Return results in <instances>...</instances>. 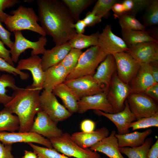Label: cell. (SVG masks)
Segmentation results:
<instances>
[{
    "instance_id": "9c48e42d",
    "label": "cell",
    "mask_w": 158,
    "mask_h": 158,
    "mask_svg": "<svg viewBox=\"0 0 158 158\" xmlns=\"http://www.w3.org/2000/svg\"><path fill=\"white\" fill-rule=\"evenodd\" d=\"M130 93L129 85L119 79L116 72L112 77L107 93V98L112 107L113 113L124 109L125 101Z\"/></svg>"
},
{
    "instance_id": "1f68e13d",
    "label": "cell",
    "mask_w": 158,
    "mask_h": 158,
    "mask_svg": "<svg viewBox=\"0 0 158 158\" xmlns=\"http://www.w3.org/2000/svg\"><path fill=\"white\" fill-rule=\"evenodd\" d=\"M66 6L74 21L80 19V15L95 0H62Z\"/></svg>"
},
{
    "instance_id": "8992f818",
    "label": "cell",
    "mask_w": 158,
    "mask_h": 158,
    "mask_svg": "<svg viewBox=\"0 0 158 158\" xmlns=\"http://www.w3.org/2000/svg\"><path fill=\"white\" fill-rule=\"evenodd\" d=\"M13 32L15 42L9 50L14 63L17 62L20 54L28 49H32L31 53L32 56L43 55L46 50L45 47L47 45V40L46 37L41 36L37 41L32 42L26 38L21 31H15Z\"/></svg>"
},
{
    "instance_id": "d6986e66",
    "label": "cell",
    "mask_w": 158,
    "mask_h": 158,
    "mask_svg": "<svg viewBox=\"0 0 158 158\" xmlns=\"http://www.w3.org/2000/svg\"><path fill=\"white\" fill-rule=\"evenodd\" d=\"M116 71V66L114 55L108 54L100 63L93 77L104 91L107 93L112 77Z\"/></svg>"
},
{
    "instance_id": "60d3db41",
    "label": "cell",
    "mask_w": 158,
    "mask_h": 158,
    "mask_svg": "<svg viewBox=\"0 0 158 158\" xmlns=\"http://www.w3.org/2000/svg\"><path fill=\"white\" fill-rule=\"evenodd\" d=\"M20 2L18 0H0V19L2 22H4L8 15L4 13V11Z\"/></svg>"
},
{
    "instance_id": "b9f144b4",
    "label": "cell",
    "mask_w": 158,
    "mask_h": 158,
    "mask_svg": "<svg viewBox=\"0 0 158 158\" xmlns=\"http://www.w3.org/2000/svg\"><path fill=\"white\" fill-rule=\"evenodd\" d=\"M0 19V39L4 44L11 49L14 44L10 38L11 33L5 29Z\"/></svg>"
},
{
    "instance_id": "5b68a950",
    "label": "cell",
    "mask_w": 158,
    "mask_h": 158,
    "mask_svg": "<svg viewBox=\"0 0 158 158\" xmlns=\"http://www.w3.org/2000/svg\"><path fill=\"white\" fill-rule=\"evenodd\" d=\"M49 140L54 149L68 157L101 158L97 152L79 146L72 140L68 133H63L60 136Z\"/></svg>"
},
{
    "instance_id": "3957f363",
    "label": "cell",
    "mask_w": 158,
    "mask_h": 158,
    "mask_svg": "<svg viewBox=\"0 0 158 158\" xmlns=\"http://www.w3.org/2000/svg\"><path fill=\"white\" fill-rule=\"evenodd\" d=\"M4 23L11 32L28 30L46 37L47 34L38 23L39 19L33 9L20 5L11 11Z\"/></svg>"
},
{
    "instance_id": "74e56055",
    "label": "cell",
    "mask_w": 158,
    "mask_h": 158,
    "mask_svg": "<svg viewBox=\"0 0 158 158\" xmlns=\"http://www.w3.org/2000/svg\"><path fill=\"white\" fill-rule=\"evenodd\" d=\"M38 156L42 158H70L60 153L54 148H50L36 145L32 143H28Z\"/></svg>"
},
{
    "instance_id": "cb8c5ba5",
    "label": "cell",
    "mask_w": 158,
    "mask_h": 158,
    "mask_svg": "<svg viewBox=\"0 0 158 158\" xmlns=\"http://www.w3.org/2000/svg\"><path fill=\"white\" fill-rule=\"evenodd\" d=\"M71 48L68 42L61 45H56L51 49L46 50L41 58L42 66L44 71L60 63Z\"/></svg>"
},
{
    "instance_id": "d6a6232c",
    "label": "cell",
    "mask_w": 158,
    "mask_h": 158,
    "mask_svg": "<svg viewBox=\"0 0 158 158\" xmlns=\"http://www.w3.org/2000/svg\"><path fill=\"white\" fill-rule=\"evenodd\" d=\"M118 18L122 30H146V27L136 19L135 16L124 13Z\"/></svg>"
},
{
    "instance_id": "30bf717a",
    "label": "cell",
    "mask_w": 158,
    "mask_h": 158,
    "mask_svg": "<svg viewBox=\"0 0 158 158\" xmlns=\"http://www.w3.org/2000/svg\"><path fill=\"white\" fill-rule=\"evenodd\" d=\"M98 45L107 55L126 52L129 48L122 38L113 32L111 25L109 24L106 25L99 33Z\"/></svg>"
},
{
    "instance_id": "f6af8a7d",
    "label": "cell",
    "mask_w": 158,
    "mask_h": 158,
    "mask_svg": "<svg viewBox=\"0 0 158 158\" xmlns=\"http://www.w3.org/2000/svg\"><path fill=\"white\" fill-rule=\"evenodd\" d=\"M10 55V50L6 48L3 42L0 40V58L4 59L11 65L15 66Z\"/></svg>"
},
{
    "instance_id": "603a6c76",
    "label": "cell",
    "mask_w": 158,
    "mask_h": 158,
    "mask_svg": "<svg viewBox=\"0 0 158 158\" xmlns=\"http://www.w3.org/2000/svg\"><path fill=\"white\" fill-rule=\"evenodd\" d=\"M44 71L45 79L42 88L49 92H52L55 87L63 83L68 75L66 69L60 63L49 67Z\"/></svg>"
},
{
    "instance_id": "d4e9b609",
    "label": "cell",
    "mask_w": 158,
    "mask_h": 158,
    "mask_svg": "<svg viewBox=\"0 0 158 158\" xmlns=\"http://www.w3.org/2000/svg\"><path fill=\"white\" fill-rule=\"evenodd\" d=\"M52 92L62 100L65 108L72 114L77 112L79 99L66 84L63 83L55 87Z\"/></svg>"
},
{
    "instance_id": "f5cc1de1",
    "label": "cell",
    "mask_w": 158,
    "mask_h": 158,
    "mask_svg": "<svg viewBox=\"0 0 158 158\" xmlns=\"http://www.w3.org/2000/svg\"><path fill=\"white\" fill-rule=\"evenodd\" d=\"M38 156L35 152L28 151H25L24 155L23 158H37Z\"/></svg>"
},
{
    "instance_id": "e575fe53",
    "label": "cell",
    "mask_w": 158,
    "mask_h": 158,
    "mask_svg": "<svg viewBox=\"0 0 158 158\" xmlns=\"http://www.w3.org/2000/svg\"><path fill=\"white\" fill-rule=\"evenodd\" d=\"M143 16L144 25L150 26L158 24V0H152L151 3L145 9Z\"/></svg>"
},
{
    "instance_id": "5bb4252c",
    "label": "cell",
    "mask_w": 158,
    "mask_h": 158,
    "mask_svg": "<svg viewBox=\"0 0 158 158\" xmlns=\"http://www.w3.org/2000/svg\"><path fill=\"white\" fill-rule=\"evenodd\" d=\"M64 83L71 89L79 100L104 91L92 76L86 75L66 80Z\"/></svg>"
},
{
    "instance_id": "11a10c76",
    "label": "cell",
    "mask_w": 158,
    "mask_h": 158,
    "mask_svg": "<svg viewBox=\"0 0 158 158\" xmlns=\"http://www.w3.org/2000/svg\"><path fill=\"white\" fill-rule=\"evenodd\" d=\"M1 74H0V76H1Z\"/></svg>"
},
{
    "instance_id": "db71d44e",
    "label": "cell",
    "mask_w": 158,
    "mask_h": 158,
    "mask_svg": "<svg viewBox=\"0 0 158 158\" xmlns=\"http://www.w3.org/2000/svg\"><path fill=\"white\" fill-rule=\"evenodd\" d=\"M37 158H42L40 156H38L37 157Z\"/></svg>"
},
{
    "instance_id": "83f0119b",
    "label": "cell",
    "mask_w": 158,
    "mask_h": 158,
    "mask_svg": "<svg viewBox=\"0 0 158 158\" xmlns=\"http://www.w3.org/2000/svg\"><path fill=\"white\" fill-rule=\"evenodd\" d=\"M99 31L90 35L83 34H77L71 39L68 42L71 48L80 50L90 46L98 45Z\"/></svg>"
},
{
    "instance_id": "7402d4cb",
    "label": "cell",
    "mask_w": 158,
    "mask_h": 158,
    "mask_svg": "<svg viewBox=\"0 0 158 158\" xmlns=\"http://www.w3.org/2000/svg\"><path fill=\"white\" fill-rule=\"evenodd\" d=\"M116 131L112 130L109 136L104 138L90 147L92 150L102 153L109 158H125L119 149Z\"/></svg>"
},
{
    "instance_id": "f35d334b",
    "label": "cell",
    "mask_w": 158,
    "mask_h": 158,
    "mask_svg": "<svg viewBox=\"0 0 158 158\" xmlns=\"http://www.w3.org/2000/svg\"><path fill=\"white\" fill-rule=\"evenodd\" d=\"M151 127H158V112L150 117L140 118L132 122L129 128L133 131Z\"/></svg>"
},
{
    "instance_id": "f907efd6",
    "label": "cell",
    "mask_w": 158,
    "mask_h": 158,
    "mask_svg": "<svg viewBox=\"0 0 158 158\" xmlns=\"http://www.w3.org/2000/svg\"><path fill=\"white\" fill-rule=\"evenodd\" d=\"M158 158V140L151 147L148 152V158Z\"/></svg>"
},
{
    "instance_id": "ba28073f",
    "label": "cell",
    "mask_w": 158,
    "mask_h": 158,
    "mask_svg": "<svg viewBox=\"0 0 158 158\" xmlns=\"http://www.w3.org/2000/svg\"><path fill=\"white\" fill-rule=\"evenodd\" d=\"M41 109L56 124L70 117L72 115L58 101L52 92L44 90L40 94Z\"/></svg>"
},
{
    "instance_id": "f1b7e54d",
    "label": "cell",
    "mask_w": 158,
    "mask_h": 158,
    "mask_svg": "<svg viewBox=\"0 0 158 158\" xmlns=\"http://www.w3.org/2000/svg\"><path fill=\"white\" fill-rule=\"evenodd\" d=\"M19 126V119L16 115L5 107L0 111V132L18 131Z\"/></svg>"
},
{
    "instance_id": "f546056e",
    "label": "cell",
    "mask_w": 158,
    "mask_h": 158,
    "mask_svg": "<svg viewBox=\"0 0 158 158\" xmlns=\"http://www.w3.org/2000/svg\"><path fill=\"white\" fill-rule=\"evenodd\" d=\"M153 142V138L148 137L141 145L133 148L119 147V149L121 154H124L128 158H148L149 150Z\"/></svg>"
},
{
    "instance_id": "4dcf8cb0",
    "label": "cell",
    "mask_w": 158,
    "mask_h": 158,
    "mask_svg": "<svg viewBox=\"0 0 158 158\" xmlns=\"http://www.w3.org/2000/svg\"><path fill=\"white\" fill-rule=\"evenodd\" d=\"M14 91L19 87L16 85L14 78L9 74H3L0 76V104L4 106L7 104L12 99V96L8 95L7 87Z\"/></svg>"
},
{
    "instance_id": "7bdbcfd3",
    "label": "cell",
    "mask_w": 158,
    "mask_h": 158,
    "mask_svg": "<svg viewBox=\"0 0 158 158\" xmlns=\"http://www.w3.org/2000/svg\"><path fill=\"white\" fill-rule=\"evenodd\" d=\"M102 19L91 11L87 12L85 17L83 20L86 27H91L100 23Z\"/></svg>"
},
{
    "instance_id": "836d02e7",
    "label": "cell",
    "mask_w": 158,
    "mask_h": 158,
    "mask_svg": "<svg viewBox=\"0 0 158 158\" xmlns=\"http://www.w3.org/2000/svg\"><path fill=\"white\" fill-rule=\"evenodd\" d=\"M152 0H124L121 1L125 11L128 13L135 16L141 11L146 9Z\"/></svg>"
},
{
    "instance_id": "ab89813d",
    "label": "cell",
    "mask_w": 158,
    "mask_h": 158,
    "mask_svg": "<svg viewBox=\"0 0 158 158\" xmlns=\"http://www.w3.org/2000/svg\"><path fill=\"white\" fill-rule=\"evenodd\" d=\"M0 71L11 74L16 76L18 75L22 80H26L30 77L28 73L19 70L1 58H0Z\"/></svg>"
},
{
    "instance_id": "7a4b0ae2",
    "label": "cell",
    "mask_w": 158,
    "mask_h": 158,
    "mask_svg": "<svg viewBox=\"0 0 158 158\" xmlns=\"http://www.w3.org/2000/svg\"><path fill=\"white\" fill-rule=\"evenodd\" d=\"M41 90L31 85L25 88L18 87L14 91L11 100L4 106L18 117V132H29L35 115L42 110L40 102Z\"/></svg>"
},
{
    "instance_id": "8d00e7d4",
    "label": "cell",
    "mask_w": 158,
    "mask_h": 158,
    "mask_svg": "<svg viewBox=\"0 0 158 158\" xmlns=\"http://www.w3.org/2000/svg\"><path fill=\"white\" fill-rule=\"evenodd\" d=\"M120 2L118 0H98L92 11L102 18L106 17L108 16L113 5Z\"/></svg>"
},
{
    "instance_id": "2e32d148",
    "label": "cell",
    "mask_w": 158,
    "mask_h": 158,
    "mask_svg": "<svg viewBox=\"0 0 158 158\" xmlns=\"http://www.w3.org/2000/svg\"><path fill=\"white\" fill-rule=\"evenodd\" d=\"M16 68L19 70L29 71L32 74L33 82L31 85L42 90L45 79V71L42 66V59L38 55L32 56L21 59Z\"/></svg>"
},
{
    "instance_id": "e0dca14e",
    "label": "cell",
    "mask_w": 158,
    "mask_h": 158,
    "mask_svg": "<svg viewBox=\"0 0 158 158\" xmlns=\"http://www.w3.org/2000/svg\"><path fill=\"white\" fill-rule=\"evenodd\" d=\"M91 109L113 113L112 107L107 98V92H102L91 96L83 97L79 100L77 112L83 114Z\"/></svg>"
},
{
    "instance_id": "bcb514c9",
    "label": "cell",
    "mask_w": 158,
    "mask_h": 158,
    "mask_svg": "<svg viewBox=\"0 0 158 158\" xmlns=\"http://www.w3.org/2000/svg\"><path fill=\"white\" fill-rule=\"evenodd\" d=\"M95 126V122L89 119L83 120L80 124L81 130L84 132H90L94 131Z\"/></svg>"
},
{
    "instance_id": "ac0fdd59",
    "label": "cell",
    "mask_w": 158,
    "mask_h": 158,
    "mask_svg": "<svg viewBox=\"0 0 158 158\" xmlns=\"http://www.w3.org/2000/svg\"><path fill=\"white\" fill-rule=\"evenodd\" d=\"M125 104L124 109L116 113H106L98 110H94V111L96 114L103 116L112 121L116 127L118 134H125L129 132L130 124L137 119L130 110L127 99Z\"/></svg>"
},
{
    "instance_id": "4316f807",
    "label": "cell",
    "mask_w": 158,
    "mask_h": 158,
    "mask_svg": "<svg viewBox=\"0 0 158 158\" xmlns=\"http://www.w3.org/2000/svg\"><path fill=\"white\" fill-rule=\"evenodd\" d=\"M121 32L122 39L128 47L145 42H158L146 30H125Z\"/></svg>"
},
{
    "instance_id": "4fadbf2b",
    "label": "cell",
    "mask_w": 158,
    "mask_h": 158,
    "mask_svg": "<svg viewBox=\"0 0 158 158\" xmlns=\"http://www.w3.org/2000/svg\"><path fill=\"white\" fill-rule=\"evenodd\" d=\"M30 131L46 137L49 140L59 137L63 133L62 130L44 111L38 112Z\"/></svg>"
},
{
    "instance_id": "7dc6e473",
    "label": "cell",
    "mask_w": 158,
    "mask_h": 158,
    "mask_svg": "<svg viewBox=\"0 0 158 158\" xmlns=\"http://www.w3.org/2000/svg\"><path fill=\"white\" fill-rule=\"evenodd\" d=\"M143 93L151 97L157 102H158V83L151 86Z\"/></svg>"
},
{
    "instance_id": "484cf974",
    "label": "cell",
    "mask_w": 158,
    "mask_h": 158,
    "mask_svg": "<svg viewBox=\"0 0 158 158\" xmlns=\"http://www.w3.org/2000/svg\"><path fill=\"white\" fill-rule=\"evenodd\" d=\"M152 132L151 129H148L142 132L136 131L122 135L116 134L115 136L119 147H129L133 148L142 145Z\"/></svg>"
},
{
    "instance_id": "681fc988",
    "label": "cell",
    "mask_w": 158,
    "mask_h": 158,
    "mask_svg": "<svg viewBox=\"0 0 158 158\" xmlns=\"http://www.w3.org/2000/svg\"><path fill=\"white\" fill-rule=\"evenodd\" d=\"M77 34H83L86 27L83 20L79 19L73 25Z\"/></svg>"
},
{
    "instance_id": "7c38bea8",
    "label": "cell",
    "mask_w": 158,
    "mask_h": 158,
    "mask_svg": "<svg viewBox=\"0 0 158 158\" xmlns=\"http://www.w3.org/2000/svg\"><path fill=\"white\" fill-rule=\"evenodd\" d=\"M126 52L140 64L158 65V42L150 41L128 47Z\"/></svg>"
},
{
    "instance_id": "44dd1931",
    "label": "cell",
    "mask_w": 158,
    "mask_h": 158,
    "mask_svg": "<svg viewBox=\"0 0 158 158\" xmlns=\"http://www.w3.org/2000/svg\"><path fill=\"white\" fill-rule=\"evenodd\" d=\"M157 83L151 75L148 64H141L135 76L129 84L131 93H143Z\"/></svg>"
},
{
    "instance_id": "9f6ffc18",
    "label": "cell",
    "mask_w": 158,
    "mask_h": 158,
    "mask_svg": "<svg viewBox=\"0 0 158 158\" xmlns=\"http://www.w3.org/2000/svg\"></svg>"
},
{
    "instance_id": "277c9868",
    "label": "cell",
    "mask_w": 158,
    "mask_h": 158,
    "mask_svg": "<svg viewBox=\"0 0 158 158\" xmlns=\"http://www.w3.org/2000/svg\"><path fill=\"white\" fill-rule=\"evenodd\" d=\"M107 55L98 45L91 47L82 53L76 67L66 80L87 75L93 76L97 67Z\"/></svg>"
},
{
    "instance_id": "9a60e30c",
    "label": "cell",
    "mask_w": 158,
    "mask_h": 158,
    "mask_svg": "<svg viewBox=\"0 0 158 158\" xmlns=\"http://www.w3.org/2000/svg\"><path fill=\"white\" fill-rule=\"evenodd\" d=\"M0 141L4 145H12L16 143H36L45 147L53 148L49 140L30 132H0Z\"/></svg>"
},
{
    "instance_id": "c3c4849f",
    "label": "cell",
    "mask_w": 158,
    "mask_h": 158,
    "mask_svg": "<svg viewBox=\"0 0 158 158\" xmlns=\"http://www.w3.org/2000/svg\"><path fill=\"white\" fill-rule=\"evenodd\" d=\"M111 10L114 13V15L115 18H118L125 13L124 6L121 1L115 4L112 6Z\"/></svg>"
},
{
    "instance_id": "d590c367",
    "label": "cell",
    "mask_w": 158,
    "mask_h": 158,
    "mask_svg": "<svg viewBox=\"0 0 158 158\" xmlns=\"http://www.w3.org/2000/svg\"><path fill=\"white\" fill-rule=\"evenodd\" d=\"M82 53L81 50L71 48L65 58L59 63L65 68L68 74L76 67Z\"/></svg>"
},
{
    "instance_id": "8fae6325",
    "label": "cell",
    "mask_w": 158,
    "mask_h": 158,
    "mask_svg": "<svg viewBox=\"0 0 158 158\" xmlns=\"http://www.w3.org/2000/svg\"><path fill=\"white\" fill-rule=\"evenodd\" d=\"M118 77L122 82L128 85L135 75L140 64L126 52L114 54Z\"/></svg>"
},
{
    "instance_id": "ee69618b",
    "label": "cell",
    "mask_w": 158,
    "mask_h": 158,
    "mask_svg": "<svg viewBox=\"0 0 158 158\" xmlns=\"http://www.w3.org/2000/svg\"><path fill=\"white\" fill-rule=\"evenodd\" d=\"M12 150V145H4L0 141V158H14Z\"/></svg>"
},
{
    "instance_id": "816d5d0a",
    "label": "cell",
    "mask_w": 158,
    "mask_h": 158,
    "mask_svg": "<svg viewBox=\"0 0 158 158\" xmlns=\"http://www.w3.org/2000/svg\"><path fill=\"white\" fill-rule=\"evenodd\" d=\"M158 65L148 64L150 73L155 81L158 83Z\"/></svg>"
},
{
    "instance_id": "6da1fadb",
    "label": "cell",
    "mask_w": 158,
    "mask_h": 158,
    "mask_svg": "<svg viewBox=\"0 0 158 158\" xmlns=\"http://www.w3.org/2000/svg\"><path fill=\"white\" fill-rule=\"evenodd\" d=\"M38 17L47 35L52 38L56 45L68 42L77 34L74 20L61 1L37 0Z\"/></svg>"
},
{
    "instance_id": "ffe728a7",
    "label": "cell",
    "mask_w": 158,
    "mask_h": 158,
    "mask_svg": "<svg viewBox=\"0 0 158 158\" xmlns=\"http://www.w3.org/2000/svg\"><path fill=\"white\" fill-rule=\"evenodd\" d=\"M109 134L108 129L103 127L90 132H75L71 135V138L80 147L89 148L107 137Z\"/></svg>"
},
{
    "instance_id": "52a82bcc",
    "label": "cell",
    "mask_w": 158,
    "mask_h": 158,
    "mask_svg": "<svg viewBox=\"0 0 158 158\" xmlns=\"http://www.w3.org/2000/svg\"><path fill=\"white\" fill-rule=\"evenodd\" d=\"M126 99L137 120L150 117L158 112L157 102L144 93H131Z\"/></svg>"
}]
</instances>
